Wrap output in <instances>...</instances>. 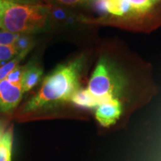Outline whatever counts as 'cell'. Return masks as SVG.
Listing matches in <instances>:
<instances>
[{"label":"cell","instance_id":"6da1fadb","mask_svg":"<svg viewBox=\"0 0 161 161\" xmlns=\"http://www.w3.org/2000/svg\"><path fill=\"white\" fill-rule=\"evenodd\" d=\"M84 57L80 56L60 64L46 76L37 93L25 104L24 113H31L58 105L71 101L80 89V78Z\"/></svg>","mask_w":161,"mask_h":161},{"label":"cell","instance_id":"7a4b0ae2","mask_svg":"<svg viewBox=\"0 0 161 161\" xmlns=\"http://www.w3.org/2000/svg\"><path fill=\"white\" fill-rule=\"evenodd\" d=\"M50 11V4H12L0 14V29L28 35L46 31L52 22Z\"/></svg>","mask_w":161,"mask_h":161},{"label":"cell","instance_id":"3957f363","mask_svg":"<svg viewBox=\"0 0 161 161\" xmlns=\"http://www.w3.org/2000/svg\"><path fill=\"white\" fill-rule=\"evenodd\" d=\"M123 81L113 71L108 61L101 58L89 80L87 90L101 103L116 98L123 88Z\"/></svg>","mask_w":161,"mask_h":161},{"label":"cell","instance_id":"277c9868","mask_svg":"<svg viewBox=\"0 0 161 161\" xmlns=\"http://www.w3.org/2000/svg\"><path fill=\"white\" fill-rule=\"evenodd\" d=\"M22 84H14L3 79L0 81V110L8 113L17 107L23 95Z\"/></svg>","mask_w":161,"mask_h":161},{"label":"cell","instance_id":"5b68a950","mask_svg":"<svg viewBox=\"0 0 161 161\" xmlns=\"http://www.w3.org/2000/svg\"><path fill=\"white\" fill-rule=\"evenodd\" d=\"M122 106L117 98H109L102 102L96 110V119L103 127L115 124L122 115Z\"/></svg>","mask_w":161,"mask_h":161},{"label":"cell","instance_id":"8992f818","mask_svg":"<svg viewBox=\"0 0 161 161\" xmlns=\"http://www.w3.org/2000/svg\"><path fill=\"white\" fill-rule=\"evenodd\" d=\"M43 69L37 64H27V67L21 81L24 93L33 89L39 83L43 75Z\"/></svg>","mask_w":161,"mask_h":161},{"label":"cell","instance_id":"52a82bcc","mask_svg":"<svg viewBox=\"0 0 161 161\" xmlns=\"http://www.w3.org/2000/svg\"><path fill=\"white\" fill-rule=\"evenodd\" d=\"M108 13L116 17H126L134 13L128 0H105Z\"/></svg>","mask_w":161,"mask_h":161},{"label":"cell","instance_id":"ba28073f","mask_svg":"<svg viewBox=\"0 0 161 161\" xmlns=\"http://www.w3.org/2000/svg\"><path fill=\"white\" fill-rule=\"evenodd\" d=\"M72 103L85 108H95L101 104L98 98L94 97L87 89L78 90L71 98Z\"/></svg>","mask_w":161,"mask_h":161},{"label":"cell","instance_id":"9c48e42d","mask_svg":"<svg viewBox=\"0 0 161 161\" xmlns=\"http://www.w3.org/2000/svg\"><path fill=\"white\" fill-rule=\"evenodd\" d=\"M13 134L9 129L5 132L0 140V161H11Z\"/></svg>","mask_w":161,"mask_h":161},{"label":"cell","instance_id":"30bf717a","mask_svg":"<svg viewBox=\"0 0 161 161\" xmlns=\"http://www.w3.org/2000/svg\"><path fill=\"white\" fill-rule=\"evenodd\" d=\"M30 50L31 49H27L25 50V51L20 52L18 54L16 57L14 58L11 60H10L9 62H8L7 64H5V65L2 66L1 67H0V81L3 80V79H5L10 72L13 71L17 66H19L20 61L27 55V54L29 53Z\"/></svg>","mask_w":161,"mask_h":161},{"label":"cell","instance_id":"8fae6325","mask_svg":"<svg viewBox=\"0 0 161 161\" xmlns=\"http://www.w3.org/2000/svg\"><path fill=\"white\" fill-rule=\"evenodd\" d=\"M160 0H128L134 13L143 14L148 11Z\"/></svg>","mask_w":161,"mask_h":161},{"label":"cell","instance_id":"7c38bea8","mask_svg":"<svg viewBox=\"0 0 161 161\" xmlns=\"http://www.w3.org/2000/svg\"><path fill=\"white\" fill-rule=\"evenodd\" d=\"M50 14H51L52 21L56 22L69 21L70 18L72 17L71 15H69V11H66L63 8L60 7V6L55 5H51Z\"/></svg>","mask_w":161,"mask_h":161},{"label":"cell","instance_id":"4fadbf2b","mask_svg":"<svg viewBox=\"0 0 161 161\" xmlns=\"http://www.w3.org/2000/svg\"><path fill=\"white\" fill-rule=\"evenodd\" d=\"M19 53L14 45H0V61L11 60Z\"/></svg>","mask_w":161,"mask_h":161},{"label":"cell","instance_id":"5bb4252c","mask_svg":"<svg viewBox=\"0 0 161 161\" xmlns=\"http://www.w3.org/2000/svg\"><path fill=\"white\" fill-rule=\"evenodd\" d=\"M26 67H27V65L17 66L13 71L10 72L7 77L5 78V79H7L8 81L14 84L21 83Z\"/></svg>","mask_w":161,"mask_h":161},{"label":"cell","instance_id":"9a60e30c","mask_svg":"<svg viewBox=\"0 0 161 161\" xmlns=\"http://www.w3.org/2000/svg\"><path fill=\"white\" fill-rule=\"evenodd\" d=\"M20 36L19 34L5 31H0V45H14L16 41Z\"/></svg>","mask_w":161,"mask_h":161},{"label":"cell","instance_id":"2e32d148","mask_svg":"<svg viewBox=\"0 0 161 161\" xmlns=\"http://www.w3.org/2000/svg\"><path fill=\"white\" fill-rule=\"evenodd\" d=\"M19 52L27 49H31L33 47L31 38L28 35H20L14 44Z\"/></svg>","mask_w":161,"mask_h":161},{"label":"cell","instance_id":"e0dca14e","mask_svg":"<svg viewBox=\"0 0 161 161\" xmlns=\"http://www.w3.org/2000/svg\"><path fill=\"white\" fill-rule=\"evenodd\" d=\"M51 3V5H60L64 6H77L90 3L93 0H46Z\"/></svg>","mask_w":161,"mask_h":161},{"label":"cell","instance_id":"ac0fdd59","mask_svg":"<svg viewBox=\"0 0 161 161\" xmlns=\"http://www.w3.org/2000/svg\"><path fill=\"white\" fill-rule=\"evenodd\" d=\"M14 3H31L25 0H0V14L4 10Z\"/></svg>","mask_w":161,"mask_h":161},{"label":"cell","instance_id":"d6986e66","mask_svg":"<svg viewBox=\"0 0 161 161\" xmlns=\"http://www.w3.org/2000/svg\"><path fill=\"white\" fill-rule=\"evenodd\" d=\"M5 132V123L2 121H0V140H1L2 137H3V134Z\"/></svg>","mask_w":161,"mask_h":161},{"label":"cell","instance_id":"ffe728a7","mask_svg":"<svg viewBox=\"0 0 161 161\" xmlns=\"http://www.w3.org/2000/svg\"><path fill=\"white\" fill-rule=\"evenodd\" d=\"M25 1L31 3H43V0H25Z\"/></svg>","mask_w":161,"mask_h":161}]
</instances>
